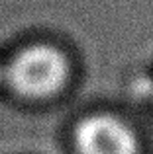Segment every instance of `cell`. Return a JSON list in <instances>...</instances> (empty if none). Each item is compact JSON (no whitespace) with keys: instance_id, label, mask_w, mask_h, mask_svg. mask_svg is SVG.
<instances>
[{"instance_id":"6da1fadb","label":"cell","mask_w":153,"mask_h":154,"mask_svg":"<svg viewBox=\"0 0 153 154\" xmlns=\"http://www.w3.org/2000/svg\"><path fill=\"white\" fill-rule=\"evenodd\" d=\"M69 66L61 51L49 45H34L18 53L4 68V80L22 98L41 100L61 90Z\"/></svg>"},{"instance_id":"7a4b0ae2","label":"cell","mask_w":153,"mask_h":154,"mask_svg":"<svg viewBox=\"0 0 153 154\" xmlns=\"http://www.w3.org/2000/svg\"><path fill=\"white\" fill-rule=\"evenodd\" d=\"M79 154H138L134 133L112 115H90L75 131Z\"/></svg>"},{"instance_id":"3957f363","label":"cell","mask_w":153,"mask_h":154,"mask_svg":"<svg viewBox=\"0 0 153 154\" xmlns=\"http://www.w3.org/2000/svg\"><path fill=\"white\" fill-rule=\"evenodd\" d=\"M4 80V68H0V82Z\"/></svg>"}]
</instances>
